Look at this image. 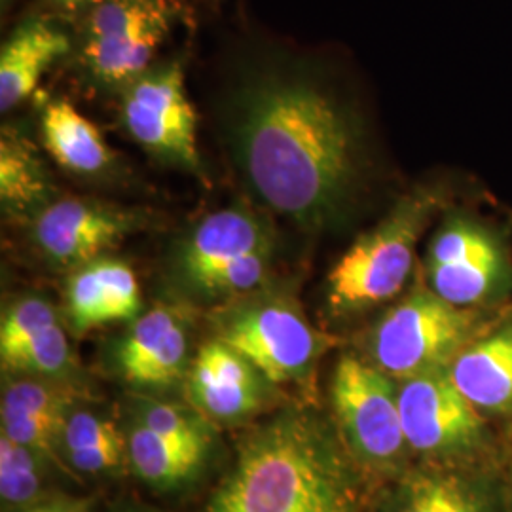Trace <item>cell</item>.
<instances>
[{
    "label": "cell",
    "mask_w": 512,
    "mask_h": 512,
    "mask_svg": "<svg viewBox=\"0 0 512 512\" xmlns=\"http://www.w3.org/2000/svg\"><path fill=\"white\" fill-rule=\"evenodd\" d=\"M241 173L279 215L319 232L344 219L363 179L365 147L355 114L296 63L256 69L230 112Z\"/></svg>",
    "instance_id": "1"
},
{
    "label": "cell",
    "mask_w": 512,
    "mask_h": 512,
    "mask_svg": "<svg viewBox=\"0 0 512 512\" xmlns=\"http://www.w3.org/2000/svg\"><path fill=\"white\" fill-rule=\"evenodd\" d=\"M355 467L336 427L289 408L243 439L207 512H361Z\"/></svg>",
    "instance_id": "2"
},
{
    "label": "cell",
    "mask_w": 512,
    "mask_h": 512,
    "mask_svg": "<svg viewBox=\"0 0 512 512\" xmlns=\"http://www.w3.org/2000/svg\"><path fill=\"white\" fill-rule=\"evenodd\" d=\"M439 205L435 192L418 190L349 247L327 279L332 313H359L403 291L414 270L418 241Z\"/></svg>",
    "instance_id": "3"
},
{
    "label": "cell",
    "mask_w": 512,
    "mask_h": 512,
    "mask_svg": "<svg viewBox=\"0 0 512 512\" xmlns=\"http://www.w3.org/2000/svg\"><path fill=\"white\" fill-rule=\"evenodd\" d=\"M484 330L482 311L454 306L425 283L385 311L370 332L368 351L372 365L403 382L448 368Z\"/></svg>",
    "instance_id": "4"
},
{
    "label": "cell",
    "mask_w": 512,
    "mask_h": 512,
    "mask_svg": "<svg viewBox=\"0 0 512 512\" xmlns=\"http://www.w3.org/2000/svg\"><path fill=\"white\" fill-rule=\"evenodd\" d=\"M338 435L363 469L397 476L412 454L399 410V382L372 363L344 355L330 385Z\"/></svg>",
    "instance_id": "5"
},
{
    "label": "cell",
    "mask_w": 512,
    "mask_h": 512,
    "mask_svg": "<svg viewBox=\"0 0 512 512\" xmlns=\"http://www.w3.org/2000/svg\"><path fill=\"white\" fill-rule=\"evenodd\" d=\"M274 232L245 207L200 220L177 253L186 285L205 296H241L258 289L270 272Z\"/></svg>",
    "instance_id": "6"
},
{
    "label": "cell",
    "mask_w": 512,
    "mask_h": 512,
    "mask_svg": "<svg viewBox=\"0 0 512 512\" xmlns=\"http://www.w3.org/2000/svg\"><path fill=\"white\" fill-rule=\"evenodd\" d=\"M410 452L427 463H480L492 448L486 416L452 382L448 368L399 382Z\"/></svg>",
    "instance_id": "7"
},
{
    "label": "cell",
    "mask_w": 512,
    "mask_h": 512,
    "mask_svg": "<svg viewBox=\"0 0 512 512\" xmlns=\"http://www.w3.org/2000/svg\"><path fill=\"white\" fill-rule=\"evenodd\" d=\"M425 281L446 302L482 310L511 296V255L488 226L450 215L427 247Z\"/></svg>",
    "instance_id": "8"
},
{
    "label": "cell",
    "mask_w": 512,
    "mask_h": 512,
    "mask_svg": "<svg viewBox=\"0 0 512 512\" xmlns=\"http://www.w3.org/2000/svg\"><path fill=\"white\" fill-rule=\"evenodd\" d=\"M219 340L241 353L272 384H300L313 374L329 338L311 327L293 300L272 296L228 311Z\"/></svg>",
    "instance_id": "9"
},
{
    "label": "cell",
    "mask_w": 512,
    "mask_h": 512,
    "mask_svg": "<svg viewBox=\"0 0 512 512\" xmlns=\"http://www.w3.org/2000/svg\"><path fill=\"white\" fill-rule=\"evenodd\" d=\"M175 18L173 0H105L86 14L82 61L105 84L147 73Z\"/></svg>",
    "instance_id": "10"
},
{
    "label": "cell",
    "mask_w": 512,
    "mask_h": 512,
    "mask_svg": "<svg viewBox=\"0 0 512 512\" xmlns=\"http://www.w3.org/2000/svg\"><path fill=\"white\" fill-rule=\"evenodd\" d=\"M122 122L150 154L202 173L196 110L186 95L181 61H169L129 82L122 95Z\"/></svg>",
    "instance_id": "11"
},
{
    "label": "cell",
    "mask_w": 512,
    "mask_h": 512,
    "mask_svg": "<svg viewBox=\"0 0 512 512\" xmlns=\"http://www.w3.org/2000/svg\"><path fill=\"white\" fill-rule=\"evenodd\" d=\"M376 512H509L507 484L482 463L404 469Z\"/></svg>",
    "instance_id": "12"
},
{
    "label": "cell",
    "mask_w": 512,
    "mask_h": 512,
    "mask_svg": "<svg viewBox=\"0 0 512 512\" xmlns=\"http://www.w3.org/2000/svg\"><path fill=\"white\" fill-rule=\"evenodd\" d=\"M141 219L129 211L84 198L48 203L33 217L31 236L57 266H84L128 238Z\"/></svg>",
    "instance_id": "13"
},
{
    "label": "cell",
    "mask_w": 512,
    "mask_h": 512,
    "mask_svg": "<svg viewBox=\"0 0 512 512\" xmlns=\"http://www.w3.org/2000/svg\"><path fill=\"white\" fill-rule=\"evenodd\" d=\"M188 363V329L183 313L158 304L139 315L116 346L124 380L141 387H167L183 378Z\"/></svg>",
    "instance_id": "14"
},
{
    "label": "cell",
    "mask_w": 512,
    "mask_h": 512,
    "mask_svg": "<svg viewBox=\"0 0 512 512\" xmlns=\"http://www.w3.org/2000/svg\"><path fill=\"white\" fill-rule=\"evenodd\" d=\"M262 378L236 349L213 340L198 351L190 368L188 389L192 403L209 418L241 420L262 403Z\"/></svg>",
    "instance_id": "15"
},
{
    "label": "cell",
    "mask_w": 512,
    "mask_h": 512,
    "mask_svg": "<svg viewBox=\"0 0 512 512\" xmlns=\"http://www.w3.org/2000/svg\"><path fill=\"white\" fill-rule=\"evenodd\" d=\"M139 281L126 262L95 258L78 266L67 283V313L73 329L88 330L135 321L141 313Z\"/></svg>",
    "instance_id": "16"
},
{
    "label": "cell",
    "mask_w": 512,
    "mask_h": 512,
    "mask_svg": "<svg viewBox=\"0 0 512 512\" xmlns=\"http://www.w3.org/2000/svg\"><path fill=\"white\" fill-rule=\"evenodd\" d=\"M448 374L484 416L512 418V315L461 349Z\"/></svg>",
    "instance_id": "17"
},
{
    "label": "cell",
    "mask_w": 512,
    "mask_h": 512,
    "mask_svg": "<svg viewBox=\"0 0 512 512\" xmlns=\"http://www.w3.org/2000/svg\"><path fill=\"white\" fill-rule=\"evenodd\" d=\"M71 40L42 18L23 21L0 50V110L18 107L50 69V65L69 54Z\"/></svg>",
    "instance_id": "18"
},
{
    "label": "cell",
    "mask_w": 512,
    "mask_h": 512,
    "mask_svg": "<svg viewBox=\"0 0 512 512\" xmlns=\"http://www.w3.org/2000/svg\"><path fill=\"white\" fill-rule=\"evenodd\" d=\"M40 128L55 162L76 175H97L114 160L99 128L69 101H52L42 112Z\"/></svg>",
    "instance_id": "19"
},
{
    "label": "cell",
    "mask_w": 512,
    "mask_h": 512,
    "mask_svg": "<svg viewBox=\"0 0 512 512\" xmlns=\"http://www.w3.org/2000/svg\"><path fill=\"white\" fill-rule=\"evenodd\" d=\"M55 188L37 150L12 131L0 141V200L12 215H37L54 202Z\"/></svg>",
    "instance_id": "20"
},
{
    "label": "cell",
    "mask_w": 512,
    "mask_h": 512,
    "mask_svg": "<svg viewBox=\"0 0 512 512\" xmlns=\"http://www.w3.org/2000/svg\"><path fill=\"white\" fill-rule=\"evenodd\" d=\"M203 458L200 452L177 446L141 423L129 437V459L135 473L158 488H171L192 478Z\"/></svg>",
    "instance_id": "21"
},
{
    "label": "cell",
    "mask_w": 512,
    "mask_h": 512,
    "mask_svg": "<svg viewBox=\"0 0 512 512\" xmlns=\"http://www.w3.org/2000/svg\"><path fill=\"white\" fill-rule=\"evenodd\" d=\"M42 488L38 452L2 435L0 439V497L10 507L37 503Z\"/></svg>",
    "instance_id": "22"
},
{
    "label": "cell",
    "mask_w": 512,
    "mask_h": 512,
    "mask_svg": "<svg viewBox=\"0 0 512 512\" xmlns=\"http://www.w3.org/2000/svg\"><path fill=\"white\" fill-rule=\"evenodd\" d=\"M59 323L54 306L40 296H25L4 311L0 325V359L8 365L42 330Z\"/></svg>",
    "instance_id": "23"
},
{
    "label": "cell",
    "mask_w": 512,
    "mask_h": 512,
    "mask_svg": "<svg viewBox=\"0 0 512 512\" xmlns=\"http://www.w3.org/2000/svg\"><path fill=\"white\" fill-rule=\"evenodd\" d=\"M4 368L50 380L67 376L74 368V357L65 330L59 323L42 330Z\"/></svg>",
    "instance_id": "24"
},
{
    "label": "cell",
    "mask_w": 512,
    "mask_h": 512,
    "mask_svg": "<svg viewBox=\"0 0 512 512\" xmlns=\"http://www.w3.org/2000/svg\"><path fill=\"white\" fill-rule=\"evenodd\" d=\"M139 421L156 435L186 450L200 452L203 456L209 450L211 435L207 425L175 404L145 401L139 406Z\"/></svg>",
    "instance_id": "25"
},
{
    "label": "cell",
    "mask_w": 512,
    "mask_h": 512,
    "mask_svg": "<svg viewBox=\"0 0 512 512\" xmlns=\"http://www.w3.org/2000/svg\"><path fill=\"white\" fill-rule=\"evenodd\" d=\"M71 403L69 393L44 380L19 378L4 387L2 418L14 416H59L65 418V406Z\"/></svg>",
    "instance_id": "26"
},
{
    "label": "cell",
    "mask_w": 512,
    "mask_h": 512,
    "mask_svg": "<svg viewBox=\"0 0 512 512\" xmlns=\"http://www.w3.org/2000/svg\"><path fill=\"white\" fill-rule=\"evenodd\" d=\"M65 420L59 416L2 418V435L42 456H54V440L61 437Z\"/></svg>",
    "instance_id": "27"
},
{
    "label": "cell",
    "mask_w": 512,
    "mask_h": 512,
    "mask_svg": "<svg viewBox=\"0 0 512 512\" xmlns=\"http://www.w3.org/2000/svg\"><path fill=\"white\" fill-rule=\"evenodd\" d=\"M61 440L69 454L74 450L124 442V437L118 431L114 421L99 418L90 412H76L71 418L65 420Z\"/></svg>",
    "instance_id": "28"
},
{
    "label": "cell",
    "mask_w": 512,
    "mask_h": 512,
    "mask_svg": "<svg viewBox=\"0 0 512 512\" xmlns=\"http://www.w3.org/2000/svg\"><path fill=\"white\" fill-rule=\"evenodd\" d=\"M124 452H126L124 442H116V444L74 450L67 456L71 459L74 469L88 475H101V473H112L120 469L124 463Z\"/></svg>",
    "instance_id": "29"
},
{
    "label": "cell",
    "mask_w": 512,
    "mask_h": 512,
    "mask_svg": "<svg viewBox=\"0 0 512 512\" xmlns=\"http://www.w3.org/2000/svg\"><path fill=\"white\" fill-rule=\"evenodd\" d=\"M21 512H90L84 501L76 499H48V501H37Z\"/></svg>",
    "instance_id": "30"
},
{
    "label": "cell",
    "mask_w": 512,
    "mask_h": 512,
    "mask_svg": "<svg viewBox=\"0 0 512 512\" xmlns=\"http://www.w3.org/2000/svg\"><path fill=\"white\" fill-rule=\"evenodd\" d=\"M57 12L63 14H88L92 8L105 0H48Z\"/></svg>",
    "instance_id": "31"
},
{
    "label": "cell",
    "mask_w": 512,
    "mask_h": 512,
    "mask_svg": "<svg viewBox=\"0 0 512 512\" xmlns=\"http://www.w3.org/2000/svg\"><path fill=\"white\" fill-rule=\"evenodd\" d=\"M507 507H509V512H512V471L509 482H507Z\"/></svg>",
    "instance_id": "32"
},
{
    "label": "cell",
    "mask_w": 512,
    "mask_h": 512,
    "mask_svg": "<svg viewBox=\"0 0 512 512\" xmlns=\"http://www.w3.org/2000/svg\"><path fill=\"white\" fill-rule=\"evenodd\" d=\"M122 512H154V511H147V509H128V511H122Z\"/></svg>",
    "instance_id": "33"
}]
</instances>
